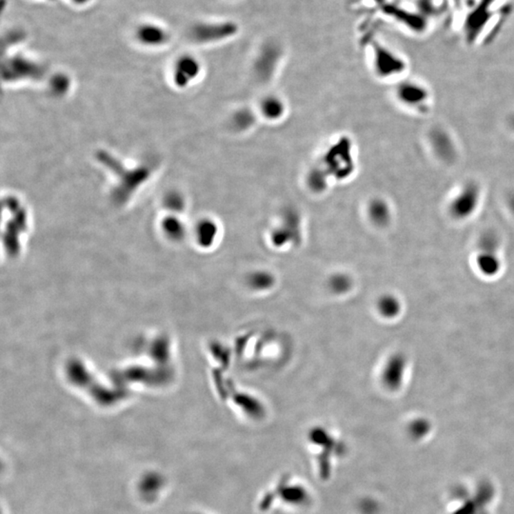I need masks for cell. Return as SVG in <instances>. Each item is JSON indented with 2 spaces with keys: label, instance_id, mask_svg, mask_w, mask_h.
<instances>
[{
  "label": "cell",
  "instance_id": "cell-16",
  "mask_svg": "<svg viewBox=\"0 0 514 514\" xmlns=\"http://www.w3.org/2000/svg\"><path fill=\"white\" fill-rule=\"evenodd\" d=\"M275 283L273 273L267 270H257L250 273L247 278V284L250 289L255 292H266L272 289Z\"/></svg>",
  "mask_w": 514,
  "mask_h": 514
},
{
  "label": "cell",
  "instance_id": "cell-12",
  "mask_svg": "<svg viewBox=\"0 0 514 514\" xmlns=\"http://www.w3.org/2000/svg\"><path fill=\"white\" fill-rule=\"evenodd\" d=\"M257 114L266 121H281L287 114V104L280 95L268 94L258 103Z\"/></svg>",
  "mask_w": 514,
  "mask_h": 514
},
{
  "label": "cell",
  "instance_id": "cell-22",
  "mask_svg": "<svg viewBox=\"0 0 514 514\" xmlns=\"http://www.w3.org/2000/svg\"><path fill=\"white\" fill-rule=\"evenodd\" d=\"M44 1L55 2V1H57V0H44Z\"/></svg>",
  "mask_w": 514,
  "mask_h": 514
},
{
  "label": "cell",
  "instance_id": "cell-10",
  "mask_svg": "<svg viewBox=\"0 0 514 514\" xmlns=\"http://www.w3.org/2000/svg\"><path fill=\"white\" fill-rule=\"evenodd\" d=\"M202 63L194 55L184 54L178 57L172 68V77L177 86L186 87L199 77Z\"/></svg>",
  "mask_w": 514,
  "mask_h": 514
},
{
  "label": "cell",
  "instance_id": "cell-6",
  "mask_svg": "<svg viewBox=\"0 0 514 514\" xmlns=\"http://www.w3.org/2000/svg\"><path fill=\"white\" fill-rule=\"evenodd\" d=\"M132 37L140 46L157 49L167 45L172 39L169 28L157 20H142L132 30Z\"/></svg>",
  "mask_w": 514,
  "mask_h": 514
},
{
  "label": "cell",
  "instance_id": "cell-19",
  "mask_svg": "<svg viewBox=\"0 0 514 514\" xmlns=\"http://www.w3.org/2000/svg\"><path fill=\"white\" fill-rule=\"evenodd\" d=\"M328 286L330 292L335 295H344L352 289L353 279L347 273H337L330 277Z\"/></svg>",
  "mask_w": 514,
  "mask_h": 514
},
{
  "label": "cell",
  "instance_id": "cell-2",
  "mask_svg": "<svg viewBox=\"0 0 514 514\" xmlns=\"http://www.w3.org/2000/svg\"><path fill=\"white\" fill-rule=\"evenodd\" d=\"M239 32V26L234 20L228 19H201L190 27V41L201 46L221 44L235 39Z\"/></svg>",
  "mask_w": 514,
  "mask_h": 514
},
{
  "label": "cell",
  "instance_id": "cell-18",
  "mask_svg": "<svg viewBox=\"0 0 514 514\" xmlns=\"http://www.w3.org/2000/svg\"><path fill=\"white\" fill-rule=\"evenodd\" d=\"M332 181L328 177L327 172L318 164V166L313 168L307 177L308 186L313 192H322L327 190L328 183Z\"/></svg>",
  "mask_w": 514,
  "mask_h": 514
},
{
  "label": "cell",
  "instance_id": "cell-1",
  "mask_svg": "<svg viewBox=\"0 0 514 514\" xmlns=\"http://www.w3.org/2000/svg\"><path fill=\"white\" fill-rule=\"evenodd\" d=\"M320 166L332 181L344 182L355 174L356 162L352 140L339 137L326 149Z\"/></svg>",
  "mask_w": 514,
  "mask_h": 514
},
{
  "label": "cell",
  "instance_id": "cell-5",
  "mask_svg": "<svg viewBox=\"0 0 514 514\" xmlns=\"http://www.w3.org/2000/svg\"><path fill=\"white\" fill-rule=\"evenodd\" d=\"M481 189L477 183L467 182L458 190L448 202V210L451 217L456 220H465L475 214L481 202Z\"/></svg>",
  "mask_w": 514,
  "mask_h": 514
},
{
  "label": "cell",
  "instance_id": "cell-11",
  "mask_svg": "<svg viewBox=\"0 0 514 514\" xmlns=\"http://www.w3.org/2000/svg\"><path fill=\"white\" fill-rule=\"evenodd\" d=\"M2 67H3V74H6L9 79L34 77V75H41L42 72L41 65L30 57L21 56V55L7 57Z\"/></svg>",
  "mask_w": 514,
  "mask_h": 514
},
{
  "label": "cell",
  "instance_id": "cell-9",
  "mask_svg": "<svg viewBox=\"0 0 514 514\" xmlns=\"http://www.w3.org/2000/svg\"><path fill=\"white\" fill-rule=\"evenodd\" d=\"M408 359L403 353H397L391 356L384 366L381 380L388 390L395 392L402 387L407 370Z\"/></svg>",
  "mask_w": 514,
  "mask_h": 514
},
{
  "label": "cell",
  "instance_id": "cell-4",
  "mask_svg": "<svg viewBox=\"0 0 514 514\" xmlns=\"http://www.w3.org/2000/svg\"><path fill=\"white\" fill-rule=\"evenodd\" d=\"M284 57L282 47L277 42H267L258 49L253 62V72L260 83H269L277 74Z\"/></svg>",
  "mask_w": 514,
  "mask_h": 514
},
{
  "label": "cell",
  "instance_id": "cell-21",
  "mask_svg": "<svg viewBox=\"0 0 514 514\" xmlns=\"http://www.w3.org/2000/svg\"><path fill=\"white\" fill-rule=\"evenodd\" d=\"M511 126L513 127V131H514V115L513 117V119L511 120Z\"/></svg>",
  "mask_w": 514,
  "mask_h": 514
},
{
  "label": "cell",
  "instance_id": "cell-14",
  "mask_svg": "<svg viewBox=\"0 0 514 514\" xmlns=\"http://www.w3.org/2000/svg\"><path fill=\"white\" fill-rule=\"evenodd\" d=\"M258 114L250 108L243 107L237 109L232 115L230 124L238 134L250 132L255 126Z\"/></svg>",
  "mask_w": 514,
  "mask_h": 514
},
{
  "label": "cell",
  "instance_id": "cell-20",
  "mask_svg": "<svg viewBox=\"0 0 514 514\" xmlns=\"http://www.w3.org/2000/svg\"><path fill=\"white\" fill-rule=\"evenodd\" d=\"M72 5V6L77 7V8H83V7L88 6L92 0H68Z\"/></svg>",
  "mask_w": 514,
  "mask_h": 514
},
{
  "label": "cell",
  "instance_id": "cell-17",
  "mask_svg": "<svg viewBox=\"0 0 514 514\" xmlns=\"http://www.w3.org/2000/svg\"><path fill=\"white\" fill-rule=\"evenodd\" d=\"M197 239L201 242V244L210 246L217 239L219 234V227L215 220L206 218L197 224Z\"/></svg>",
  "mask_w": 514,
  "mask_h": 514
},
{
  "label": "cell",
  "instance_id": "cell-7",
  "mask_svg": "<svg viewBox=\"0 0 514 514\" xmlns=\"http://www.w3.org/2000/svg\"><path fill=\"white\" fill-rule=\"evenodd\" d=\"M499 249H500V239L495 233H485L481 237L478 244L476 263H477L479 270L486 277H493L500 270L501 261L499 258Z\"/></svg>",
  "mask_w": 514,
  "mask_h": 514
},
{
  "label": "cell",
  "instance_id": "cell-3",
  "mask_svg": "<svg viewBox=\"0 0 514 514\" xmlns=\"http://www.w3.org/2000/svg\"><path fill=\"white\" fill-rule=\"evenodd\" d=\"M370 48L373 72L378 79H393L406 71L405 60L393 49L377 41H373Z\"/></svg>",
  "mask_w": 514,
  "mask_h": 514
},
{
  "label": "cell",
  "instance_id": "cell-8",
  "mask_svg": "<svg viewBox=\"0 0 514 514\" xmlns=\"http://www.w3.org/2000/svg\"><path fill=\"white\" fill-rule=\"evenodd\" d=\"M395 97L404 107L413 111L427 112L431 101L428 88L419 82L404 80L395 89Z\"/></svg>",
  "mask_w": 514,
  "mask_h": 514
},
{
  "label": "cell",
  "instance_id": "cell-13",
  "mask_svg": "<svg viewBox=\"0 0 514 514\" xmlns=\"http://www.w3.org/2000/svg\"><path fill=\"white\" fill-rule=\"evenodd\" d=\"M366 215L368 221L375 227H388L393 219V209L390 203L382 197H373L366 205Z\"/></svg>",
  "mask_w": 514,
  "mask_h": 514
},
{
  "label": "cell",
  "instance_id": "cell-15",
  "mask_svg": "<svg viewBox=\"0 0 514 514\" xmlns=\"http://www.w3.org/2000/svg\"><path fill=\"white\" fill-rule=\"evenodd\" d=\"M376 308L381 317L387 319L397 317L402 310L400 300L393 295H384L378 298Z\"/></svg>",
  "mask_w": 514,
  "mask_h": 514
}]
</instances>
